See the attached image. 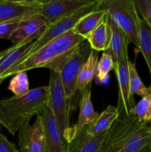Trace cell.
I'll list each match as a JSON object with an SVG mask.
<instances>
[{
	"mask_svg": "<svg viewBox=\"0 0 151 152\" xmlns=\"http://www.w3.org/2000/svg\"><path fill=\"white\" fill-rule=\"evenodd\" d=\"M149 126V130H150V150L151 152V123H150V125H148Z\"/></svg>",
	"mask_w": 151,
	"mask_h": 152,
	"instance_id": "obj_30",
	"label": "cell"
},
{
	"mask_svg": "<svg viewBox=\"0 0 151 152\" xmlns=\"http://www.w3.org/2000/svg\"><path fill=\"white\" fill-rule=\"evenodd\" d=\"M149 148L148 125L134 117H118L107 132L99 152H144Z\"/></svg>",
	"mask_w": 151,
	"mask_h": 152,
	"instance_id": "obj_2",
	"label": "cell"
},
{
	"mask_svg": "<svg viewBox=\"0 0 151 152\" xmlns=\"http://www.w3.org/2000/svg\"><path fill=\"white\" fill-rule=\"evenodd\" d=\"M93 0H50L43 1L38 14L50 26L57 21L73 14Z\"/></svg>",
	"mask_w": 151,
	"mask_h": 152,
	"instance_id": "obj_10",
	"label": "cell"
},
{
	"mask_svg": "<svg viewBox=\"0 0 151 152\" xmlns=\"http://www.w3.org/2000/svg\"><path fill=\"white\" fill-rule=\"evenodd\" d=\"M33 42L26 44L13 45L0 52V80H4L14 75L16 68L24 62L30 50Z\"/></svg>",
	"mask_w": 151,
	"mask_h": 152,
	"instance_id": "obj_14",
	"label": "cell"
},
{
	"mask_svg": "<svg viewBox=\"0 0 151 152\" xmlns=\"http://www.w3.org/2000/svg\"><path fill=\"white\" fill-rule=\"evenodd\" d=\"M106 22L109 29V42L107 48L104 52L109 53L115 63L121 56L128 53L130 41L123 31L107 15Z\"/></svg>",
	"mask_w": 151,
	"mask_h": 152,
	"instance_id": "obj_16",
	"label": "cell"
},
{
	"mask_svg": "<svg viewBox=\"0 0 151 152\" xmlns=\"http://www.w3.org/2000/svg\"><path fill=\"white\" fill-rule=\"evenodd\" d=\"M3 81H4V80H0V85H1V83H2Z\"/></svg>",
	"mask_w": 151,
	"mask_h": 152,
	"instance_id": "obj_31",
	"label": "cell"
},
{
	"mask_svg": "<svg viewBox=\"0 0 151 152\" xmlns=\"http://www.w3.org/2000/svg\"><path fill=\"white\" fill-rule=\"evenodd\" d=\"M130 115L143 124L151 123V94L142 97L131 110Z\"/></svg>",
	"mask_w": 151,
	"mask_h": 152,
	"instance_id": "obj_24",
	"label": "cell"
},
{
	"mask_svg": "<svg viewBox=\"0 0 151 152\" xmlns=\"http://www.w3.org/2000/svg\"><path fill=\"white\" fill-rule=\"evenodd\" d=\"M134 2L140 17L151 28V0H134Z\"/></svg>",
	"mask_w": 151,
	"mask_h": 152,
	"instance_id": "obj_27",
	"label": "cell"
},
{
	"mask_svg": "<svg viewBox=\"0 0 151 152\" xmlns=\"http://www.w3.org/2000/svg\"><path fill=\"white\" fill-rule=\"evenodd\" d=\"M49 104L53 111L61 134L65 139L70 129V102L61 80L60 74L56 71H50L49 78Z\"/></svg>",
	"mask_w": 151,
	"mask_h": 152,
	"instance_id": "obj_5",
	"label": "cell"
},
{
	"mask_svg": "<svg viewBox=\"0 0 151 152\" xmlns=\"http://www.w3.org/2000/svg\"><path fill=\"white\" fill-rule=\"evenodd\" d=\"M99 114L96 112L91 100V89L90 86L87 87L85 91L81 94L79 101V113L77 123L75 126L70 127L65 137L67 142L79 134L87 126L91 124L98 118Z\"/></svg>",
	"mask_w": 151,
	"mask_h": 152,
	"instance_id": "obj_15",
	"label": "cell"
},
{
	"mask_svg": "<svg viewBox=\"0 0 151 152\" xmlns=\"http://www.w3.org/2000/svg\"><path fill=\"white\" fill-rule=\"evenodd\" d=\"M115 68L113 59L109 53L103 52L98 62L96 67V78L101 84L107 83L109 80V74Z\"/></svg>",
	"mask_w": 151,
	"mask_h": 152,
	"instance_id": "obj_26",
	"label": "cell"
},
{
	"mask_svg": "<svg viewBox=\"0 0 151 152\" xmlns=\"http://www.w3.org/2000/svg\"><path fill=\"white\" fill-rule=\"evenodd\" d=\"M92 50L89 43L85 40L71 53L59 72L65 93L70 99H72L76 93V86L78 75Z\"/></svg>",
	"mask_w": 151,
	"mask_h": 152,
	"instance_id": "obj_7",
	"label": "cell"
},
{
	"mask_svg": "<svg viewBox=\"0 0 151 152\" xmlns=\"http://www.w3.org/2000/svg\"><path fill=\"white\" fill-rule=\"evenodd\" d=\"M99 10L123 31L130 43L139 48V34L142 18L137 11L134 0H102Z\"/></svg>",
	"mask_w": 151,
	"mask_h": 152,
	"instance_id": "obj_4",
	"label": "cell"
},
{
	"mask_svg": "<svg viewBox=\"0 0 151 152\" xmlns=\"http://www.w3.org/2000/svg\"><path fill=\"white\" fill-rule=\"evenodd\" d=\"M85 41L73 31L52 40L30 55L15 71L14 75L21 71H28L35 68H45L50 71L59 72L65 61L79 45Z\"/></svg>",
	"mask_w": 151,
	"mask_h": 152,
	"instance_id": "obj_3",
	"label": "cell"
},
{
	"mask_svg": "<svg viewBox=\"0 0 151 152\" xmlns=\"http://www.w3.org/2000/svg\"><path fill=\"white\" fill-rule=\"evenodd\" d=\"M105 16H106L105 12L98 9L81 18L73 31L77 35L83 37L86 40L87 37L105 19Z\"/></svg>",
	"mask_w": 151,
	"mask_h": 152,
	"instance_id": "obj_20",
	"label": "cell"
},
{
	"mask_svg": "<svg viewBox=\"0 0 151 152\" xmlns=\"http://www.w3.org/2000/svg\"><path fill=\"white\" fill-rule=\"evenodd\" d=\"M150 86H151V84H150Z\"/></svg>",
	"mask_w": 151,
	"mask_h": 152,
	"instance_id": "obj_34",
	"label": "cell"
},
{
	"mask_svg": "<svg viewBox=\"0 0 151 152\" xmlns=\"http://www.w3.org/2000/svg\"><path fill=\"white\" fill-rule=\"evenodd\" d=\"M144 152H150V148H149V149H147V151H145Z\"/></svg>",
	"mask_w": 151,
	"mask_h": 152,
	"instance_id": "obj_32",
	"label": "cell"
},
{
	"mask_svg": "<svg viewBox=\"0 0 151 152\" xmlns=\"http://www.w3.org/2000/svg\"><path fill=\"white\" fill-rule=\"evenodd\" d=\"M42 2L41 0H1L0 24L21 21L38 14Z\"/></svg>",
	"mask_w": 151,
	"mask_h": 152,
	"instance_id": "obj_11",
	"label": "cell"
},
{
	"mask_svg": "<svg viewBox=\"0 0 151 152\" xmlns=\"http://www.w3.org/2000/svg\"><path fill=\"white\" fill-rule=\"evenodd\" d=\"M86 41L89 43L92 50L105 51L109 42V29L106 22V16L100 25L87 37Z\"/></svg>",
	"mask_w": 151,
	"mask_h": 152,
	"instance_id": "obj_21",
	"label": "cell"
},
{
	"mask_svg": "<svg viewBox=\"0 0 151 152\" xmlns=\"http://www.w3.org/2000/svg\"><path fill=\"white\" fill-rule=\"evenodd\" d=\"M99 51L93 50L83 64L79 74L78 75L76 86V92L82 94L89 86L91 84L92 80L96 77V67L99 62Z\"/></svg>",
	"mask_w": 151,
	"mask_h": 152,
	"instance_id": "obj_18",
	"label": "cell"
},
{
	"mask_svg": "<svg viewBox=\"0 0 151 152\" xmlns=\"http://www.w3.org/2000/svg\"><path fill=\"white\" fill-rule=\"evenodd\" d=\"M107 132L91 137L84 129L79 134L68 142L66 152H99Z\"/></svg>",
	"mask_w": 151,
	"mask_h": 152,
	"instance_id": "obj_17",
	"label": "cell"
},
{
	"mask_svg": "<svg viewBox=\"0 0 151 152\" xmlns=\"http://www.w3.org/2000/svg\"><path fill=\"white\" fill-rule=\"evenodd\" d=\"M7 89L16 97H21L29 93L30 89L27 71H21L13 75Z\"/></svg>",
	"mask_w": 151,
	"mask_h": 152,
	"instance_id": "obj_25",
	"label": "cell"
},
{
	"mask_svg": "<svg viewBox=\"0 0 151 152\" xmlns=\"http://www.w3.org/2000/svg\"><path fill=\"white\" fill-rule=\"evenodd\" d=\"M118 117V113L116 106L108 105L106 109L99 114L95 121L84 129V131L89 136H97L109 130Z\"/></svg>",
	"mask_w": 151,
	"mask_h": 152,
	"instance_id": "obj_19",
	"label": "cell"
},
{
	"mask_svg": "<svg viewBox=\"0 0 151 152\" xmlns=\"http://www.w3.org/2000/svg\"><path fill=\"white\" fill-rule=\"evenodd\" d=\"M20 21L0 24V39L10 40V37L17 28Z\"/></svg>",
	"mask_w": 151,
	"mask_h": 152,
	"instance_id": "obj_28",
	"label": "cell"
},
{
	"mask_svg": "<svg viewBox=\"0 0 151 152\" xmlns=\"http://www.w3.org/2000/svg\"><path fill=\"white\" fill-rule=\"evenodd\" d=\"M138 49L144 58L151 77V28L142 19L139 28Z\"/></svg>",
	"mask_w": 151,
	"mask_h": 152,
	"instance_id": "obj_22",
	"label": "cell"
},
{
	"mask_svg": "<svg viewBox=\"0 0 151 152\" xmlns=\"http://www.w3.org/2000/svg\"><path fill=\"white\" fill-rule=\"evenodd\" d=\"M127 68H128L129 86L132 94H136L144 97L151 94V86H150L149 87L144 86L138 74L136 63L131 62L129 59L127 62Z\"/></svg>",
	"mask_w": 151,
	"mask_h": 152,
	"instance_id": "obj_23",
	"label": "cell"
},
{
	"mask_svg": "<svg viewBox=\"0 0 151 152\" xmlns=\"http://www.w3.org/2000/svg\"><path fill=\"white\" fill-rule=\"evenodd\" d=\"M129 59V54L126 53L118 59V62H115L114 68L118 86V103L116 108L118 117H131L130 111L136 105L134 97L130 92L129 86L127 68V62Z\"/></svg>",
	"mask_w": 151,
	"mask_h": 152,
	"instance_id": "obj_9",
	"label": "cell"
},
{
	"mask_svg": "<svg viewBox=\"0 0 151 152\" xmlns=\"http://www.w3.org/2000/svg\"><path fill=\"white\" fill-rule=\"evenodd\" d=\"M41 114L44 120L45 139L44 152H66L68 142L61 134L49 101Z\"/></svg>",
	"mask_w": 151,
	"mask_h": 152,
	"instance_id": "obj_13",
	"label": "cell"
},
{
	"mask_svg": "<svg viewBox=\"0 0 151 152\" xmlns=\"http://www.w3.org/2000/svg\"><path fill=\"white\" fill-rule=\"evenodd\" d=\"M0 1H1V0H0Z\"/></svg>",
	"mask_w": 151,
	"mask_h": 152,
	"instance_id": "obj_33",
	"label": "cell"
},
{
	"mask_svg": "<svg viewBox=\"0 0 151 152\" xmlns=\"http://www.w3.org/2000/svg\"><path fill=\"white\" fill-rule=\"evenodd\" d=\"M101 1H102V0H95L90 4L83 7L82 8L78 10V11L74 13L73 14L63 18V19L57 21L56 22L47 27L45 32L38 39L33 42L32 48H31L29 53L25 56L24 62L26 60L28 56L33 54L35 52L39 50L41 47L45 45L47 43L50 42V41L58 38V37L63 35V34H66L68 31H73L76 25V24L78 23V22L81 18L84 17V16H86L88 13L99 9Z\"/></svg>",
	"mask_w": 151,
	"mask_h": 152,
	"instance_id": "obj_6",
	"label": "cell"
},
{
	"mask_svg": "<svg viewBox=\"0 0 151 152\" xmlns=\"http://www.w3.org/2000/svg\"><path fill=\"white\" fill-rule=\"evenodd\" d=\"M0 152H19L16 146L7 137L0 133Z\"/></svg>",
	"mask_w": 151,
	"mask_h": 152,
	"instance_id": "obj_29",
	"label": "cell"
},
{
	"mask_svg": "<svg viewBox=\"0 0 151 152\" xmlns=\"http://www.w3.org/2000/svg\"><path fill=\"white\" fill-rule=\"evenodd\" d=\"M48 27L44 18L36 14L22 19L10 37L13 45L26 44L34 42L45 32Z\"/></svg>",
	"mask_w": 151,
	"mask_h": 152,
	"instance_id": "obj_12",
	"label": "cell"
},
{
	"mask_svg": "<svg viewBox=\"0 0 151 152\" xmlns=\"http://www.w3.org/2000/svg\"><path fill=\"white\" fill-rule=\"evenodd\" d=\"M48 101V86L30 89L21 97L0 99V125L15 135L25 122L42 112Z\"/></svg>",
	"mask_w": 151,
	"mask_h": 152,
	"instance_id": "obj_1",
	"label": "cell"
},
{
	"mask_svg": "<svg viewBox=\"0 0 151 152\" xmlns=\"http://www.w3.org/2000/svg\"><path fill=\"white\" fill-rule=\"evenodd\" d=\"M18 145L20 152H44V120L41 114H38L33 125L30 120L25 122L19 129Z\"/></svg>",
	"mask_w": 151,
	"mask_h": 152,
	"instance_id": "obj_8",
	"label": "cell"
}]
</instances>
